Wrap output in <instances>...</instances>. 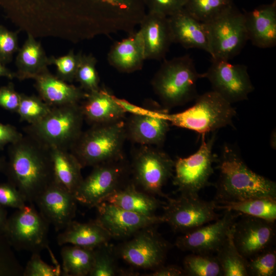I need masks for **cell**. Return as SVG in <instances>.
<instances>
[{"label":"cell","instance_id":"7a4b0ae2","mask_svg":"<svg viewBox=\"0 0 276 276\" xmlns=\"http://www.w3.org/2000/svg\"><path fill=\"white\" fill-rule=\"evenodd\" d=\"M26 202L34 203L54 182L50 148L26 134L10 144L3 172Z\"/></svg>","mask_w":276,"mask_h":276},{"label":"cell","instance_id":"836d02e7","mask_svg":"<svg viewBox=\"0 0 276 276\" xmlns=\"http://www.w3.org/2000/svg\"><path fill=\"white\" fill-rule=\"evenodd\" d=\"M182 268L186 275H223L222 269L216 256L213 254L192 252L185 257Z\"/></svg>","mask_w":276,"mask_h":276},{"label":"cell","instance_id":"7bdbcfd3","mask_svg":"<svg viewBox=\"0 0 276 276\" xmlns=\"http://www.w3.org/2000/svg\"><path fill=\"white\" fill-rule=\"evenodd\" d=\"M60 268L55 267L43 262L39 254H32L30 260L24 268L23 276H59Z\"/></svg>","mask_w":276,"mask_h":276},{"label":"cell","instance_id":"ac0fdd59","mask_svg":"<svg viewBox=\"0 0 276 276\" xmlns=\"http://www.w3.org/2000/svg\"><path fill=\"white\" fill-rule=\"evenodd\" d=\"M96 208V220L103 226L111 237H131L139 230L163 223L162 216H147L127 211L103 201Z\"/></svg>","mask_w":276,"mask_h":276},{"label":"cell","instance_id":"f546056e","mask_svg":"<svg viewBox=\"0 0 276 276\" xmlns=\"http://www.w3.org/2000/svg\"><path fill=\"white\" fill-rule=\"evenodd\" d=\"M16 57V78L19 80L34 79L37 76L48 71L49 58L41 44L33 36L28 34Z\"/></svg>","mask_w":276,"mask_h":276},{"label":"cell","instance_id":"1f68e13d","mask_svg":"<svg viewBox=\"0 0 276 276\" xmlns=\"http://www.w3.org/2000/svg\"><path fill=\"white\" fill-rule=\"evenodd\" d=\"M60 253L64 275H89L94 262V249L72 245L64 246Z\"/></svg>","mask_w":276,"mask_h":276},{"label":"cell","instance_id":"5b68a950","mask_svg":"<svg viewBox=\"0 0 276 276\" xmlns=\"http://www.w3.org/2000/svg\"><path fill=\"white\" fill-rule=\"evenodd\" d=\"M126 135V126L122 120L92 125L82 132L70 151L83 168L120 160Z\"/></svg>","mask_w":276,"mask_h":276},{"label":"cell","instance_id":"f907efd6","mask_svg":"<svg viewBox=\"0 0 276 276\" xmlns=\"http://www.w3.org/2000/svg\"><path fill=\"white\" fill-rule=\"evenodd\" d=\"M7 211L0 205V234L4 235L8 221Z\"/></svg>","mask_w":276,"mask_h":276},{"label":"cell","instance_id":"816d5d0a","mask_svg":"<svg viewBox=\"0 0 276 276\" xmlns=\"http://www.w3.org/2000/svg\"><path fill=\"white\" fill-rule=\"evenodd\" d=\"M0 77H6L9 79L16 78L15 72L7 68L5 65L0 60Z\"/></svg>","mask_w":276,"mask_h":276},{"label":"cell","instance_id":"d6a6232c","mask_svg":"<svg viewBox=\"0 0 276 276\" xmlns=\"http://www.w3.org/2000/svg\"><path fill=\"white\" fill-rule=\"evenodd\" d=\"M233 225L216 256L223 276H248L247 259L239 252L234 241Z\"/></svg>","mask_w":276,"mask_h":276},{"label":"cell","instance_id":"4316f807","mask_svg":"<svg viewBox=\"0 0 276 276\" xmlns=\"http://www.w3.org/2000/svg\"><path fill=\"white\" fill-rule=\"evenodd\" d=\"M111 236L96 220L86 223L73 220L57 237L59 245L67 244L94 249L108 243Z\"/></svg>","mask_w":276,"mask_h":276},{"label":"cell","instance_id":"4dcf8cb0","mask_svg":"<svg viewBox=\"0 0 276 276\" xmlns=\"http://www.w3.org/2000/svg\"><path fill=\"white\" fill-rule=\"evenodd\" d=\"M216 209L232 211L271 222L276 219V199L252 198L216 204Z\"/></svg>","mask_w":276,"mask_h":276},{"label":"cell","instance_id":"8fae6325","mask_svg":"<svg viewBox=\"0 0 276 276\" xmlns=\"http://www.w3.org/2000/svg\"><path fill=\"white\" fill-rule=\"evenodd\" d=\"M115 248L117 257L132 267L152 271L164 265L170 244L154 226L143 228Z\"/></svg>","mask_w":276,"mask_h":276},{"label":"cell","instance_id":"cb8c5ba5","mask_svg":"<svg viewBox=\"0 0 276 276\" xmlns=\"http://www.w3.org/2000/svg\"><path fill=\"white\" fill-rule=\"evenodd\" d=\"M34 80L39 97L51 107L78 104L86 95L81 88L68 83L49 71Z\"/></svg>","mask_w":276,"mask_h":276},{"label":"cell","instance_id":"e0dca14e","mask_svg":"<svg viewBox=\"0 0 276 276\" xmlns=\"http://www.w3.org/2000/svg\"><path fill=\"white\" fill-rule=\"evenodd\" d=\"M241 215L233 225V239L240 254L248 259L272 247L275 236V222Z\"/></svg>","mask_w":276,"mask_h":276},{"label":"cell","instance_id":"2e32d148","mask_svg":"<svg viewBox=\"0 0 276 276\" xmlns=\"http://www.w3.org/2000/svg\"><path fill=\"white\" fill-rule=\"evenodd\" d=\"M240 214L225 210L223 215L214 222H210L177 237L175 245L181 250L192 253L216 252Z\"/></svg>","mask_w":276,"mask_h":276},{"label":"cell","instance_id":"c3c4849f","mask_svg":"<svg viewBox=\"0 0 276 276\" xmlns=\"http://www.w3.org/2000/svg\"><path fill=\"white\" fill-rule=\"evenodd\" d=\"M149 276H181L186 275L182 267L176 265H164L152 270Z\"/></svg>","mask_w":276,"mask_h":276},{"label":"cell","instance_id":"52a82bcc","mask_svg":"<svg viewBox=\"0 0 276 276\" xmlns=\"http://www.w3.org/2000/svg\"><path fill=\"white\" fill-rule=\"evenodd\" d=\"M84 120L78 103L54 107L44 118L29 124L25 131L48 147L70 150L82 132Z\"/></svg>","mask_w":276,"mask_h":276},{"label":"cell","instance_id":"f6af8a7d","mask_svg":"<svg viewBox=\"0 0 276 276\" xmlns=\"http://www.w3.org/2000/svg\"><path fill=\"white\" fill-rule=\"evenodd\" d=\"M148 12L169 17L182 10L186 0H144Z\"/></svg>","mask_w":276,"mask_h":276},{"label":"cell","instance_id":"681fc988","mask_svg":"<svg viewBox=\"0 0 276 276\" xmlns=\"http://www.w3.org/2000/svg\"><path fill=\"white\" fill-rule=\"evenodd\" d=\"M114 99L123 110L131 114H143L148 113L150 109L134 105L125 99L117 98L114 96Z\"/></svg>","mask_w":276,"mask_h":276},{"label":"cell","instance_id":"30bf717a","mask_svg":"<svg viewBox=\"0 0 276 276\" xmlns=\"http://www.w3.org/2000/svg\"><path fill=\"white\" fill-rule=\"evenodd\" d=\"M215 140V134L206 141L205 134H202L197 151L175 162L173 183L180 195L198 196L201 190L211 184L209 179L214 172L213 164L218 159L212 151Z\"/></svg>","mask_w":276,"mask_h":276},{"label":"cell","instance_id":"ffe728a7","mask_svg":"<svg viewBox=\"0 0 276 276\" xmlns=\"http://www.w3.org/2000/svg\"><path fill=\"white\" fill-rule=\"evenodd\" d=\"M160 108L143 114H132L126 130L133 142L146 146L160 145L164 142L169 129L167 118L169 112Z\"/></svg>","mask_w":276,"mask_h":276},{"label":"cell","instance_id":"60d3db41","mask_svg":"<svg viewBox=\"0 0 276 276\" xmlns=\"http://www.w3.org/2000/svg\"><path fill=\"white\" fill-rule=\"evenodd\" d=\"M81 55V53L76 54L70 51L62 56L49 57V64L55 66L57 77L67 82H72L75 79Z\"/></svg>","mask_w":276,"mask_h":276},{"label":"cell","instance_id":"74e56055","mask_svg":"<svg viewBox=\"0 0 276 276\" xmlns=\"http://www.w3.org/2000/svg\"><path fill=\"white\" fill-rule=\"evenodd\" d=\"M96 64L97 60L93 55L81 54L75 80L86 93L97 90L100 87Z\"/></svg>","mask_w":276,"mask_h":276},{"label":"cell","instance_id":"d6986e66","mask_svg":"<svg viewBox=\"0 0 276 276\" xmlns=\"http://www.w3.org/2000/svg\"><path fill=\"white\" fill-rule=\"evenodd\" d=\"M77 203L73 194L54 182L40 195L35 204L50 225L58 232L73 220Z\"/></svg>","mask_w":276,"mask_h":276},{"label":"cell","instance_id":"8992f818","mask_svg":"<svg viewBox=\"0 0 276 276\" xmlns=\"http://www.w3.org/2000/svg\"><path fill=\"white\" fill-rule=\"evenodd\" d=\"M235 109L216 92L212 90L198 95L194 104L184 111L167 114L170 124L201 134L232 125Z\"/></svg>","mask_w":276,"mask_h":276},{"label":"cell","instance_id":"3957f363","mask_svg":"<svg viewBox=\"0 0 276 276\" xmlns=\"http://www.w3.org/2000/svg\"><path fill=\"white\" fill-rule=\"evenodd\" d=\"M217 162L216 204L252 198L276 199V183L251 170L233 147L225 145Z\"/></svg>","mask_w":276,"mask_h":276},{"label":"cell","instance_id":"44dd1931","mask_svg":"<svg viewBox=\"0 0 276 276\" xmlns=\"http://www.w3.org/2000/svg\"><path fill=\"white\" fill-rule=\"evenodd\" d=\"M139 25L145 59H164L173 43L168 17L148 12Z\"/></svg>","mask_w":276,"mask_h":276},{"label":"cell","instance_id":"ba28073f","mask_svg":"<svg viewBox=\"0 0 276 276\" xmlns=\"http://www.w3.org/2000/svg\"><path fill=\"white\" fill-rule=\"evenodd\" d=\"M204 24L212 59L229 61L248 40L244 13L234 4Z\"/></svg>","mask_w":276,"mask_h":276},{"label":"cell","instance_id":"7402d4cb","mask_svg":"<svg viewBox=\"0 0 276 276\" xmlns=\"http://www.w3.org/2000/svg\"><path fill=\"white\" fill-rule=\"evenodd\" d=\"M248 40L255 46L266 49L276 44V0L243 11Z\"/></svg>","mask_w":276,"mask_h":276},{"label":"cell","instance_id":"7c38bea8","mask_svg":"<svg viewBox=\"0 0 276 276\" xmlns=\"http://www.w3.org/2000/svg\"><path fill=\"white\" fill-rule=\"evenodd\" d=\"M163 205L162 215L175 232L183 234L214 221L221 215L217 214L214 200L206 201L198 196L180 195L176 198L168 197Z\"/></svg>","mask_w":276,"mask_h":276},{"label":"cell","instance_id":"277c9868","mask_svg":"<svg viewBox=\"0 0 276 276\" xmlns=\"http://www.w3.org/2000/svg\"><path fill=\"white\" fill-rule=\"evenodd\" d=\"M203 78L189 55L164 60L151 81L153 89L163 107L169 109L185 104L198 96L197 82Z\"/></svg>","mask_w":276,"mask_h":276},{"label":"cell","instance_id":"603a6c76","mask_svg":"<svg viewBox=\"0 0 276 276\" xmlns=\"http://www.w3.org/2000/svg\"><path fill=\"white\" fill-rule=\"evenodd\" d=\"M173 43L186 49H198L210 52L204 23L190 14L184 8L168 17Z\"/></svg>","mask_w":276,"mask_h":276},{"label":"cell","instance_id":"8d00e7d4","mask_svg":"<svg viewBox=\"0 0 276 276\" xmlns=\"http://www.w3.org/2000/svg\"><path fill=\"white\" fill-rule=\"evenodd\" d=\"M51 108L40 97L21 94L20 103L16 113L21 121L33 124L44 118Z\"/></svg>","mask_w":276,"mask_h":276},{"label":"cell","instance_id":"bcb514c9","mask_svg":"<svg viewBox=\"0 0 276 276\" xmlns=\"http://www.w3.org/2000/svg\"><path fill=\"white\" fill-rule=\"evenodd\" d=\"M21 94L14 88V84L10 82L0 87V107L3 109L16 113L19 105Z\"/></svg>","mask_w":276,"mask_h":276},{"label":"cell","instance_id":"83f0119b","mask_svg":"<svg viewBox=\"0 0 276 276\" xmlns=\"http://www.w3.org/2000/svg\"><path fill=\"white\" fill-rule=\"evenodd\" d=\"M103 201L127 211L147 216L155 215L156 210L165 203L161 202L155 196L139 190L134 183L123 185Z\"/></svg>","mask_w":276,"mask_h":276},{"label":"cell","instance_id":"9a60e30c","mask_svg":"<svg viewBox=\"0 0 276 276\" xmlns=\"http://www.w3.org/2000/svg\"><path fill=\"white\" fill-rule=\"evenodd\" d=\"M120 160L93 167L74 194L77 202L89 208L96 207L122 186L126 170Z\"/></svg>","mask_w":276,"mask_h":276},{"label":"cell","instance_id":"4fadbf2b","mask_svg":"<svg viewBox=\"0 0 276 276\" xmlns=\"http://www.w3.org/2000/svg\"><path fill=\"white\" fill-rule=\"evenodd\" d=\"M143 146L133 159L134 183L147 193L167 198L162 189L173 175L175 162L163 151Z\"/></svg>","mask_w":276,"mask_h":276},{"label":"cell","instance_id":"5bb4252c","mask_svg":"<svg viewBox=\"0 0 276 276\" xmlns=\"http://www.w3.org/2000/svg\"><path fill=\"white\" fill-rule=\"evenodd\" d=\"M203 78L208 79L212 90L231 104L247 100L254 90L247 67L227 60L212 59L210 66L203 73Z\"/></svg>","mask_w":276,"mask_h":276},{"label":"cell","instance_id":"e575fe53","mask_svg":"<svg viewBox=\"0 0 276 276\" xmlns=\"http://www.w3.org/2000/svg\"><path fill=\"white\" fill-rule=\"evenodd\" d=\"M115 248L106 243L94 249V262L90 276L125 275V271L118 268Z\"/></svg>","mask_w":276,"mask_h":276},{"label":"cell","instance_id":"f5cc1de1","mask_svg":"<svg viewBox=\"0 0 276 276\" xmlns=\"http://www.w3.org/2000/svg\"><path fill=\"white\" fill-rule=\"evenodd\" d=\"M6 164V159L0 157V172H3Z\"/></svg>","mask_w":276,"mask_h":276},{"label":"cell","instance_id":"ee69618b","mask_svg":"<svg viewBox=\"0 0 276 276\" xmlns=\"http://www.w3.org/2000/svg\"><path fill=\"white\" fill-rule=\"evenodd\" d=\"M0 205L19 209L26 205V201L18 190L8 181L0 183Z\"/></svg>","mask_w":276,"mask_h":276},{"label":"cell","instance_id":"f1b7e54d","mask_svg":"<svg viewBox=\"0 0 276 276\" xmlns=\"http://www.w3.org/2000/svg\"><path fill=\"white\" fill-rule=\"evenodd\" d=\"M49 148L54 182L74 195L83 179L82 166L70 150Z\"/></svg>","mask_w":276,"mask_h":276},{"label":"cell","instance_id":"9c48e42d","mask_svg":"<svg viewBox=\"0 0 276 276\" xmlns=\"http://www.w3.org/2000/svg\"><path fill=\"white\" fill-rule=\"evenodd\" d=\"M50 224L34 203L17 209L8 217L4 235L13 248L40 254L48 248Z\"/></svg>","mask_w":276,"mask_h":276},{"label":"cell","instance_id":"d590c367","mask_svg":"<svg viewBox=\"0 0 276 276\" xmlns=\"http://www.w3.org/2000/svg\"><path fill=\"white\" fill-rule=\"evenodd\" d=\"M234 0H186L184 9L205 23L234 4Z\"/></svg>","mask_w":276,"mask_h":276},{"label":"cell","instance_id":"484cf974","mask_svg":"<svg viewBox=\"0 0 276 276\" xmlns=\"http://www.w3.org/2000/svg\"><path fill=\"white\" fill-rule=\"evenodd\" d=\"M80 105L84 119L92 125L112 123L122 120L125 112L105 88L86 93Z\"/></svg>","mask_w":276,"mask_h":276},{"label":"cell","instance_id":"6da1fadb","mask_svg":"<svg viewBox=\"0 0 276 276\" xmlns=\"http://www.w3.org/2000/svg\"><path fill=\"white\" fill-rule=\"evenodd\" d=\"M137 0H0L8 15L63 12L77 27L111 25L122 20Z\"/></svg>","mask_w":276,"mask_h":276},{"label":"cell","instance_id":"d4e9b609","mask_svg":"<svg viewBox=\"0 0 276 276\" xmlns=\"http://www.w3.org/2000/svg\"><path fill=\"white\" fill-rule=\"evenodd\" d=\"M145 60L143 41L139 31L115 42L107 54L109 64L124 73L141 70Z\"/></svg>","mask_w":276,"mask_h":276},{"label":"cell","instance_id":"ab89813d","mask_svg":"<svg viewBox=\"0 0 276 276\" xmlns=\"http://www.w3.org/2000/svg\"><path fill=\"white\" fill-rule=\"evenodd\" d=\"M24 268L7 238L0 234V276H21Z\"/></svg>","mask_w":276,"mask_h":276},{"label":"cell","instance_id":"7dc6e473","mask_svg":"<svg viewBox=\"0 0 276 276\" xmlns=\"http://www.w3.org/2000/svg\"><path fill=\"white\" fill-rule=\"evenodd\" d=\"M22 136L15 126L0 122V150H3L7 145L17 142Z\"/></svg>","mask_w":276,"mask_h":276},{"label":"cell","instance_id":"f35d334b","mask_svg":"<svg viewBox=\"0 0 276 276\" xmlns=\"http://www.w3.org/2000/svg\"><path fill=\"white\" fill-rule=\"evenodd\" d=\"M248 276H275L276 252L272 247L247 259Z\"/></svg>","mask_w":276,"mask_h":276},{"label":"cell","instance_id":"b9f144b4","mask_svg":"<svg viewBox=\"0 0 276 276\" xmlns=\"http://www.w3.org/2000/svg\"><path fill=\"white\" fill-rule=\"evenodd\" d=\"M18 32L11 31L0 25V60L5 65L19 50Z\"/></svg>","mask_w":276,"mask_h":276}]
</instances>
